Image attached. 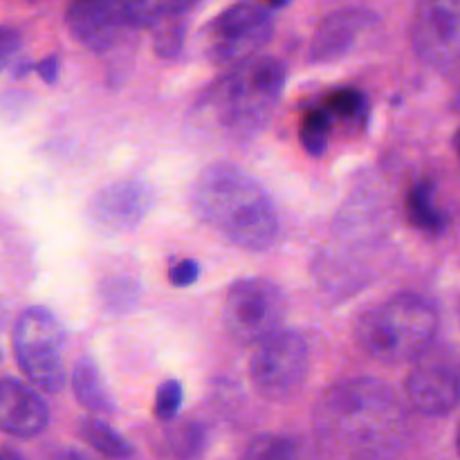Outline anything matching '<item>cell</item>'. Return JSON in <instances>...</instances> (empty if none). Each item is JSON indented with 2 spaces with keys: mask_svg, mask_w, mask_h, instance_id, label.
I'll return each instance as SVG.
<instances>
[{
  "mask_svg": "<svg viewBox=\"0 0 460 460\" xmlns=\"http://www.w3.org/2000/svg\"><path fill=\"white\" fill-rule=\"evenodd\" d=\"M191 205L218 236L247 252H265L279 236V211L252 175L232 164H211L196 178Z\"/></svg>",
  "mask_w": 460,
  "mask_h": 460,
  "instance_id": "1",
  "label": "cell"
},
{
  "mask_svg": "<svg viewBox=\"0 0 460 460\" xmlns=\"http://www.w3.org/2000/svg\"><path fill=\"white\" fill-rule=\"evenodd\" d=\"M286 70L277 58L252 57L220 76L193 106L196 126L211 137L245 142L265 128L283 94Z\"/></svg>",
  "mask_w": 460,
  "mask_h": 460,
  "instance_id": "2",
  "label": "cell"
},
{
  "mask_svg": "<svg viewBox=\"0 0 460 460\" xmlns=\"http://www.w3.org/2000/svg\"><path fill=\"white\" fill-rule=\"evenodd\" d=\"M317 429L350 449L385 447L402 429V407L386 385L368 377L332 386L314 411Z\"/></svg>",
  "mask_w": 460,
  "mask_h": 460,
  "instance_id": "3",
  "label": "cell"
},
{
  "mask_svg": "<svg viewBox=\"0 0 460 460\" xmlns=\"http://www.w3.org/2000/svg\"><path fill=\"white\" fill-rule=\"evenodd\" d=\"M438 331L434 304L420 295H398L367 314L358 326V341L373 359L400 364L429 350Z\"/></svg>",
  "mask_w": 460,
  "mask_h": 460,
  "instance_id": "4",
  "label": "cell"
},
{
  "mask_svg": "<svg viewBox=\"0 0 460 460\" xmlns=\"http://www.w3.org/2000/svg\"><path fill=\"white\" fill-rule=\"evenodd\" d=\"M67 337L58 319L45 308H30L13 326V353L21 371L36 389L58 394L66 386Z\"/></svg>",
  "mask_w": 460,
  "mask_h": 460,
  "instance_id": "5",
  "label": "cell"
},
{
  "mask_svg": "<svg viewBox=\"0 0 460 460\" xmlns=\"http://www.w3.org/2000/svg\"><path fill=\"white\" fill-rule=\"evenodd\" d=\"M225 326L241 344H261L279 332L286 317V299L274 283L245 279L229 288L223 305Z\"/></svg>",
  "mask_w": 460,
  "mask_h": 460,
  "instance_id": "6",
  "label": "cell"
},
{
  "mask_svg": "<svg viewBox=\"0 0 460 460\" xmlns=\"http://www.w3.org/2000/svg\"><path fill=\"white\" fill-rule=\"evenodd\" d=\"M308 362V344L304 337L295 331H279L261 341L252 355V382L265 398L283 400L304 385Z\"/></svg>",
  "mask_w": 460,
  "mask_h": 460,
  "instance_id": "7",
  "label": "cell"
},
{
  "mask_svg": "<svg viewBox=\"0 0 460 460\" xmlns=\"http://www.w3.org/2000/svg\"><path fill=\"white\" fill-rule=\"evenodd\" d=\"M272 34V16L265 4L238 3L214 18L205 36L207 54L216 63H238L256 57Z\"/></svg>",
  "mask_w": 460,
  "mask_h": 460,
  "instance_id": "8",
  "label": "cell"
},
{
  "mask_svg": "<svg viewBox=\"0 0 460 460\" xmlns=\"http://www.w3.org/2000/svg\"><path fill=\"white\" fill-rule=\"evenodd\" d=\"M411 43L418 57L434 67L460 63V0H431L416 9Z\"/></svg>",
  "mask_w": 460,
  "mask_h": 460,
  "instance_id": "9",
  "label": "cell"
},
{
  "mask_svg": "<svg viewBox=\"0 0 460 460\" xmlns=\"http://www.w3.org/2000/svg\"><path fill=\"white\" fill-rule=\"evenodd\" d=\"M155 205V191L142 180H117L90 198L88 223L102 234H124L137 227Z\"/></svg>",
  "mask_w": 460,
  "mask_h": 460,
  "instance_id": "10",
  "label": "cell"
},
{
  "mask_svg": "<svg viewBox=\"0 0 460 460\" xmlns=\"http://www.w3.org/2000/svg\"><path fill=\"white\" fill-rule=\"evenodd\" d=\"M66 22L72 36L93 52H108L119 43L126 31L135 30L128 7L119 0H97V3L84 0L70 4Z\"/></svg>",
  "mask_w": 460,
  "mask_h": 460,
  "instance_id": "11",
  "label": "cell"
},
{
  "mask_svg": "<svg viewBox=\"0 0 460 460\" xmlns=\"http://www.w3.org/2000/svg\"><path fill=\"white\" fill-rule=\"evenodd\" d=\"M409 402L427 416H445L460 402V373L440 358L420 359L407 377Z\"/></svg>",
  "mask_w": 460,
  "mask_h": 460,
  "instance_id": "12",
  "label": "cell"
},
{
  "mask_svg": "<svg viewBox=\"0 0 460 460\" xmlns=\"http://www.w3.org/2000/svg\"><path fill=\"white\" fill-rule=\"evenodd\" d=\"M373 22L376 16L359 7H346L328 13L314 31L310 58L319 63L344 58L364 43V36L373 30Z\"/></svg>",
  "mask_w": 460,
  "mask_h": 460,
  "instance_id": "13",
  "label": "cell"
},
{
  "mask_svg": "<svg viewBox=\"0 0 460 460\" xmlns=\"http://www.w3.org/2000/svg\"><path fill=\"white\" fill-rule=\"evenodd\" d=\"M48 404L34 389L12 377L0 380V431L31 438L48 427Z\"/></svg>",
  "mask_w": 460,
  "mask_h": 460,
  "instance_id": "14",
  "label": "cell"
},
{
  "mask_svg": "<svg viewBox=\"0 0 460 460\" xmlns=\"http://www.w3.org/2000/svg\"><path fill=\"white\" fill-rule=\"evenodd\" d=\"M72 391H75L81 407H85L88 411L106 413V416L115 413L111 391H108L106 382H103L102 373L93 359L84 358L76 362L75 371H72Z\"/></svg>",
  "mask_w": 460,
  "mask_h": 460,
  "instance_id": "15",
  "label": "cell"
},
{
  "mask_svg": "<svg viewBox=\"0 0 460 460\" xmlns=\"http://www.w3.org/2000/svg\"><path fill=\"white\" fill-rule=\"evenodd\" d=\"M436 189L434 182L429 180H422V182L413 184V189L407 196V216L411 220L413 227L422 229V232L438 234L443 232L445 225H447V216L436 207L434 198Z\"/></svg>",
  "mask_w": 460,
  "mask_h": 460,
  "instance_id": "16",
  "label": "cell"
},
{
  "mask_svg": "<svg viewBox=\"0 0 460 460\" xmlns=\"http://www.w3.org/2000/svg\"><path fill=\"white\" fill-rule=\"evenodd\" d=\"M81 438L94 449V452L102 454L108 460H126L133 456V447L128 445V440L124 436L117 434L111 425H106L103 420H85L81 422Z\"/></svg>",
  "mask_w": 460,
  "mask_h": 460,
  "instance_id": "17",
  "label": "cell"
},
{
  "mask_svg": "<svg viewBox=\"0 0 460 460\" xmlns=\"http://www.w3.org/2000/svg\"><path fill=\"white\" fill-rule=\"evenodd\" d=\"M243 460H305L296 440L286 436H261L247 447Z\"/></svg>",
  "mask_w": 460,
  "mask_h": 460,
  "instance_id": "18",
  "label": "cell"
},
{
  "mask_svg": "<svg viewBox=\"0 0 460 460\" xmlns=\"http://www.w3.org/2000/svg\"><path fill=\"white\" fill-rule=\"evenodd\" d=\"M331 130L332 117L328 115L323 108H314V111H310L308 115L304 117V121H301V144H304V148L310 155H323L328 146V137H331Z\"/></svg>",
  "mask_w": 460,
  "mask_h": 460,
  "instance_id": "19",
  "label": "cell"
},
{
  "mask_svg": "<svg viewBox=\"0 0 460 460\" xmlns=\"http://www.w3.org/2000/svg\"><path fill=\"white\" fill-rule=\"evenodd\" d=\"M323 111L335 119V117H341V119H362L368 112V99L364 97L359 90H337L331 97L326 99V106Z\"/></svg>",
  "mask_w": 460,
  "mask_h": 460,
  "instance_id": "20",
  "label": "cell"
},
{
  "mask_svg": "<svg viewBox=\"0 0 460 460\" xmlns=\"http://www.w3.org/2000/svg\"><path fill=\"white\" fill-rule=\"evenodd\" d=\"M184 12L171 13L155 25V52L160 57H178L184 40Z\"/></svg>",
  "mask_w": 460,
  "mask_h": 460,
  "instance_id": "21",
  "label": "cell"
},
{
  "mask_svg": "<svg viewBox=\"0 0 460 460\" xmlns=\"http://www.w3.org/2000/svg\"><path fill=\"white\" fill-rule=\"evenodd\" d=\"M182 398H184V391L178 380L162 382V385L157 386L155 404H153L155 416L160 418V420H171V418H175V413H178L180 407H182Z\"/></svg>",
  "mask_w": 460,
  "mask_h": 460,
  "instance_id": "22",
  "label": "cell"
},
{
  "mask_svg": "<svg viewBox=\"0 0 460 460\" xmlns=\"http://www.w3.org/2000/svg\"><path fill=\"white\" fill-rule=\"evenodd\" d=\"M202 445H205V434H202L200 427L196 425H187L182 429H178V434L173 436V447L175 452L180 454H196L200 452Z\"/></svg>",
  "mask_w": 460,
  "mask_h": 460,
  "instance_id": "23",
  "label": "cell"
},
{
  "mask_svg": "<svg viewBox=\"0 0 460 460\" xmlns=\"http://www.w3.org/2000/svg\"><path fill=\"white\" fill-rule=\"evenodd\" d=\"M18 48H21V36H18V31L12 30V27L0 25V72L12 61Z\"/></svg>",
  "mask_w": 460,
  "mask_h": 460,
  "instance_id": "24",
  "label": "cell"
},
{
  "mask_svg": "<svg viewBox=\"0 0 460 460\" xmlns=\"http://www.w3.org/2000/svg\"><path fill=\"white\" fill-rule=\"evenodd\" d=\"M198 277H200V268H198L196 261H180L178 265H173V270H171L169 279L173 286L178 288H187L191 286L193 281H198Z\"/></svg>",
  "mask_w": 460,
  "mask_h": 460,
  "instance_id": "25",
  "label": "cell"
},
{
  "mask_svg": "<svg viewBox=\"0 0 460 460\" xmlns=\"http://www.w3.org/2000/svg\"><path fill=\"white\" fill-rule=\"evenodd\" d=\"M36 70H39V75L43 76L48 84H52V81H57V72H58V58L57 57H48L43 63H39L36 66Z\"/></svg>",
  "mask_w": 460,
  "mask_h": 460,
  "instance_id": "26",
  "label": "cell"
},
{
  "mask_svg": "<svg viewBox=\"0 0 460 460\" xmlns=\"http://www.w3.org/2000/svg\"><path fill=\"white\" fill-rule=\"evenodd\" d=\"M0 460H22V456L12 449H0Z\"/></svg>",
  "mask_w": 460,
  "mask_h": 460,
  "instance_id": "27",
  "label": "cell"
},
{
  "mask_svg": "<svg viewBox=\"0 0 460 460\" xmlns=\"http://www.w3.org/2000/svg\"><path fill=\"white\" fill-rule=\"evenodd\" d=\"M58 460H85V458L79 456V454H75V452H67V454H63Z\"/></svg>",
  "mask_w": 460,
  "mask_h": 460,
  "instance_id": "28",
  "label": "cell"
},
{
  "mask_svg": "<svg viewBox=\"0 0 460 460\" xmlns=\"http://www.w3.org/2000/svg\"><path fill=\"white\" fill-rule=\"evenodd\" d=\"M4 322H7V313H4V305L0 304V331H3Z\"/></svg>",
  "mask_w": 460,
  "mask_h": 460,
  "instance_id": "29",
  "label": "cell"
},
{
  "mask_svg": "<svg viewBox=\"0 0 460 460\" xmlns=\"http://www.w3.org/2000/svg\"><path fill=\"white\" fill-rule=\"evenodd\" d=\"M454 148H456V153H458V160H460V128H458L456 137H454Z\"/></svg>",
  "mask_w": 460,
  "mask_h": 460,
  "instance_id": "30",
  "label": "cell"
},
{
  "mask_svg": "<svg viewBox=\"0 0 460 460\" xmlns=\"http://www.w3.org/2000/svg\"><path fill=\"white\" fill-rule=\"evenodd\" d=\"M456 449H458V454H460V427H458V436H456Z\"/></svg>",
  "mask_w": 460,
  "mask_h": 460,
  "instance_id": "31",
  "label": "cell"
},
{
  "mask_svg": "<svg viewBox=\"0 0 460 460\" xmlns=\"http://www.w3.org/2000/svg\"><path fill=\"white\" fill-rule=\"evenodd\" d=\"M0 362H3V349H0Z\"/></svg>",
  "mask_w": 460,
  "mask_h": 460,
  "instance_id": "32",
  "label": "cell"
}]
</instances>
